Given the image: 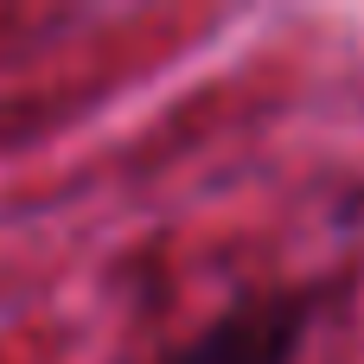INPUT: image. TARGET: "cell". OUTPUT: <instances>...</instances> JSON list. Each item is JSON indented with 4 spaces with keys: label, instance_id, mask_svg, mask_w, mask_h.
<instances>
[{
    "label": "cell",
    "instance_id": "obj_1",
    "mask_svg": "<svg viewBox=\"0 0 364 364\" xmlns=\"http://www.w3.org/2000/svg\"><path fill=\"white\" fill-rule=\"evenodd\" d=\"M301 333H307V301L262 294V301H237L224 320H211L192 346L173 352V364H288Z\"/></svg>",
    "mask_w": 364,
    "mask_h": 364
}]
</instances>
